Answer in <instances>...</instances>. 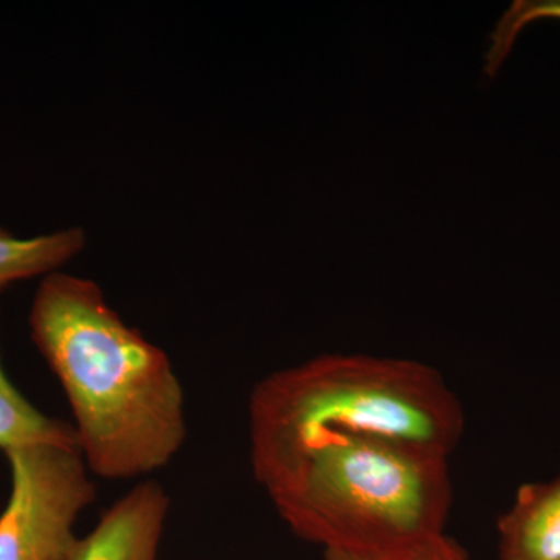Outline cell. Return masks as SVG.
<instances>
[{
	"mask_svg": "<svg viewBox=\"0 0 560 560\" xmlns=\"http://www.w3.org/2000/svg\"><path fill=\"white\" fill-rule=\"evenodd\" d=\"M291 533L324 551H360L445 533L451 458L355 440L313 452L257 480Z\"/></svg>",
	"mask_w": 560,
	"mask_h": 560,
	"instance_id": "obj_3",
	"label": "cell"
},
{
	"mask_svg": "<svg viewBox=\"0 0 560 560\" xmlns=\"http://www.w3.org/2000/svg\"><path fill=\"white\" fill-rule=\"evenodd\" d=\"M171 497L160 482L140 481L105 511L69 560H158Z\"/></svg>",
	"mask_w": 560,
	"mask_h": 560,
	"instance_id": "obj_5",
	"label": "cell"
},
{
	"mask_svg": "<svg viewBox=\"0 0 560 560\" xmlns=\"http://www.w3.org/2000/svg\"><path fill=\"white\" fill-rule=\"evenodd\" d=\"M11 490L0 514V560H69L75 525L95 500L79 444H35L5 453Z\"/></svg>",
	"mask_w": 560,
	"mask_h": 560,
	"instance_id": "obj_4",
	"label": "cell"
},
{
	"mask_svg": "<svg viewBox=\"0 0 560 560\" xmlns=\"http://www.w3.org/2000/svg\"><path fill=\"white\" fill-rule=\"evenodd\" d=\"M541 20L560 21V0H515L501 14L495 28L490 33L489 47L485 54L482 70L489 79L499 75L523 28L530 22Z\"/></svg>",
	"mask_w": 560,
	"mask_h": 560,
	"instance_id": "obj_9",
	"label": "cell"
},
{
	"mask_svg": "<svg viewBox=\"0 0 560 560\" xmlns=\"http://www.w3.org/2000/svg\"><path fill=\"white\" fill-rule=\"evenodd\" d=\"M0 232H5V230H2V228H0Z\"/></svg>",
	"mask_w": 560,
	"mask_h": 560,
	"instance_id": "obj_11",
	"label": "cell"
},
{
	"mask_svg": "<svg viewBox=\"0 0 560 560\" xmlns=\"http://www.w3.org/2000/svg\"><path fill=\"white\" fill-rule=\"evenodd\" d=\"M35 444H79L72 423L50 418L22 396L0 361V451Z\"/></svg>",
	"mask_w": 560,
	"mask_h": 560,
	"instance_id": "obj_8",
	"label": "cell"
},
{
	"mask_svg": "<svg viewBox=\"0 0 560 560\" xmlns=\"http://www.w3.org/2000/svg\"><path fill=\"white\" fill-rule=\"evenodd\" d=\"M256 481L291 460L355 440L451 456L466 431L463 405L420 361L326 353L261 378L248 401Z\"/></svg>",
	"mask_w": 560,
	"mask_h": 560,
	"instance_id": "obj_2",
	"label": "cell"
},
{
	"mask_svg": "<svg viewBox=\"0 0 560 560\" xmlns=\"http://www.w3.org/2000/svg\"><path fill=\"white\" fill-rule=\"evenodd\" d=\"M324 560H470L463 545L447 533L427 539L360 551H324Z\"/></svg>",
	"mask_w": 560,
	"mask_h": 560,
	"instance_id": "obj_10",
	"label": "cell"
},
{
	"mask_svg": "<svg viewBox=\"0 0 560 560\" xmlns=\"http://www.w3.org/2000/svg\"><path fill=\"white\" fill-rule=\"evenodd\" d=\"M86 246L81 228L50 232L31 238H16L0 232V291L14 283L61 270Z\"/></svg>",
	"mask_w": 560,
	"mask_h": 560,
	"instance_id": "obj_7",
	"label": "cell"
},
{
	"mask_svg": "<svg viewBox=\"0 0 560 560\" xmlns=\"http://www.w3.org/2000/svg\"><path fill=\"white\" fill-rule=\"evenodd\" d=\"M32 340L57 375L91 474L119 481L167 467L187 441L186 399L167 353L128 326L94 280L40 279Z\"/></svg>",
	"mask_w": 560,
	"mask_h": 560,
	"instance_id": "obj_1",
	"label": "cell"
},
{
	"mask_svg": "<svg viewBox=\"0 0 560 560\" xmlns=\"http://www.w3.org/2000/svg\"><path fill=\"white\" fill-rule=\"evenodd\" d=\"M497 533L500 560H560V475L522 486Z\"/></svg>",
	"mask_w": 560,
	"mask_h": 560,
	"instance_id": "obj_6",
	"label": "cell"
}]
</instances>
